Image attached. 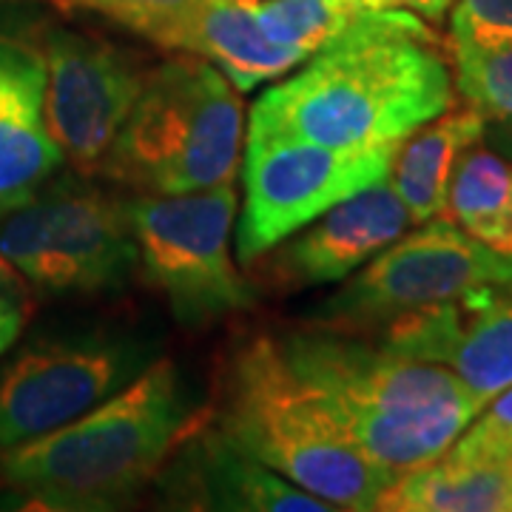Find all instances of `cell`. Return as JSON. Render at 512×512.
<instances>
[{
  "mask_svg": "<svg viewBox=\"0 0 512 512\" xmlns=\"http://www.w3.org/2000/svg\"><path fill=\"white\" fill-rule=\"evenodd\" d=\"M453 43H512V0H456L450 12Z\"/></svg>",
  "mask_w": 512,
  "mask_h": 512,
  "instance_id": "24",
  "label": "cell"
},
{
  "mask_svg": "<svg viewBox=\"0 0 512 512\" xmlns=\"http://www.w3.org/2000/svg\"><path fill=\"white\" fill-rule=\"evenodd\" d=\"M484 134V114L473 106L439 114L407 134L393 157V188L410 211V220L427 222L444 214L447 188L461 154Z\"/></svg>",
  "mask_w": 512,
  "mask_h": 512,
  "instance_id": "18",
  "label": "cell"
},
{
  "mask_svg": "<svg viewBox=\"0 0 512 512\" xmlns=\"http://www.w3.org/2000/svg\"><path fill=\"white\" fill-rule=\"evenodd\" d=\"M370 9H404L419 18L439 20L456 0H365Z\"/></svg>",
  "mask_w": 512,
  "mask_h": 512,
  "instance_id": "26",
  "label": "cell"
},
{
  "mask_svg": "<svg viewBox=\"0 0 512 512\" xmlns=\"http://www.w3.org/2000/svg\"><path fill=\"white\" fill-rule=\"evenodd\" d=\"M151 365V348L126 333L40 339L0 367V450L40 439L120 393Z\"/></svg>",
  "mask_w": 512,
  "mask_h": 512,
  "instance_id": "10",
  "label": "cell"
},
{
  "mask_svg": "<svg viewBox=\"0 0 512 512\" xmlns=\"http://www.w3.org/2000/svg\"><path fill=\"white\" fill-rule=\"evenodd\" d=\"M197 416L177 365L151 362L80 419L0 450V484L18 507L117 510L157 478Z\"/></svg>",
  "mask_w": 512,
  "mask_h": 512,
  "instance_id": "2",
  "label": "cell"
},
{
  "mask_svg": "<svg viewBox=\"0 0 512 512\" xmlns=\"http://www.w3.org/2000/svg\"><path fill=\"white\" fill-rule=\"evenodd\" d=\"M453 106V74L419 15L367 9L254 103L251 123L325 146L402 143Z\"/></svg>",
  "mask_w": 512,
  "mask_h": 512,
  "instance_id": "1",
  "label": "cell"
},
{
  "mask_svg": "<svg viewBox=\"0 0 512 512\" xmlns=\"http://www.w3.org/2000/svg\"><path fill=\"white\" fill-rule=\"evenodd\" d=\"M447 220L512 259V165L490 148L470 146L447 188Z\"/></svg>",
  "mask_w": 512,
  "mask_h": 512,
  "instance_id": "19",
  "label": "cell"
},
{
  "mask_svg": "<svg viewBox=\"0 0 512 512\" xmlns=\"http://www.w3.org/2000/svg\"><path fill=\"white\" fill-rule=\"evenodd\" d=\"M279 345L350 439L396 476L444 456L487 404L450 367L393 353L359 333L308 325Z\"/></svg>",
  "mask_w": 512,
  "mask_h": 512,
  "instance_id": "3",
  "label": "cell"
},
{
  "mask_svg": "<svg viewBox=\"0 0 512 512\" xmlns=\"http://www.w3.org/2000/svg\"><path fill=\"white\" fill-rule=\"evenodd\" d=\"M396 148L399 143L325 146L251 123L242 160L239 262L251 265L268 256L336 202L390 177Z\"/></svg>",
  "mask_w": 512,
  "mask_h": 512,
  "instance_id": "8",
  "label": "cell"
},
{
  "mask_svg": "<svg viewBox=\"0 0 512 512\" xmlns=\"http://www.w3.org/2000/svg\"><path fill=\"white\" fill-rule=\"evenodd\" d=\"M242 103L231 80L197 55L146 74L100 177L137 194H188L237 180Z\"/></svg>",
  "mask_w": 512,
  "mask_h": 512,
  "instance_id": "5",
  "label": "cell"
},
{
  "mask_svg": "<svg viewBox=\"0 0 512 512\" xmlns=\"http://www.w3.org/2000/svg\"><path fill=\"white\" fill-rule=\"evenodd\" d=\"M512 279V259L487 248L447 217L419 222L390 242L313 313L311 325L376 333L390 322Z\"/></svg>",
  "mask_w": 512,
  "mask_h": 512,
  "instance_id": "9",
  "label": "cell"
},
{
  "mask_svg": "<svg viewBox=\"0 0 512 512\" xmlns=\"http://www.w3.org/2000/svg\"><path fill=\"white\" fill-rule=\"evenodd\" d=\"M456 89L484 117L512 120V43H453Z\"/></svg>",
  "mask_w": 512,
  "mask_h": 512,
  "instance_id": "21",
  "label": "cell"
},
{
  "mask_svg": "<svg viewBox=\"0 0 512 512\" xmlns=\"http://www.w3.org/2000/svg\"><path fill=\"white\" fill-rule=\"evenodd\" d=\"M60 12H92L163 46L165 35L194 0H46Z\"/></svg>",
  "mask_w": 512,
  "mask_h": 512,
  "instance_id": "22",
  "label": "cell"
},
{
  "mask_svg": "<svg viewBox=\"0 0 512 512\" xmlns=\"http://www.w3.org/2000/svg\"><path fill=\"white\" fill-rule=\"evenodd\" d=\"M60 165L46 120V57L0 35V217L32 200Z\"/></svg>",
  "mask_w": 512,
  "mask_h": 512,
  "instance_id": "15",
  "label": "cell"
},
{
  "mask_svg": "<svg viewBox=\"0 0 512 512\" xmlns=\"http://www.w3.org/2000/svg\"><path fill=\"white\" fill-rule=\"evenodd\" d=\"M262 32L311 57L367 12L365 0H251Z\"/></svg>",
  "mask_w": 512,
  "mask_h": 512,
  "instance_id": "20",
  "label": "cell"
},
{
  "mask_svg": "<svg viewBox=\"0 0 512 512\" xmlns=\"http://www.w3.org/2000/svg\"><path fill=\"white\" fill-rule=\"evenodd\" d=\"M211 421L228 439L333 510H376L396 473L350 439L311 384L288 365L271 336L231 350Z\"/></svg>",
  "mask_w": 512,
  "mask_h": 512,
  "instance_id": "4",
  "label": "cell"
},
{
  "mask_svg": "<svg viewBox=\"0 0 512 512\" xmlns=\"http://www.w3.org/2000/svg\"><path fill=\"white\" fill-rule=\"evenodd\" d=\"M0 256L55 296L120 291L140 268L126 202L86 180L43 185L0 225Z\"/></svg>",
  "mask_w": 512,
  "mask_h": 512,
  "instance_id": "7",
  "label": "cell"
},
{
  "mask_svg": "<svg viewBox=\"0 0 512 512\" xmlns=\"http://www.w3.org/2000/svg\"><path fill=\"white\" fill-rule=\"evenodd\" d=\"M413 225L410 211L390 177L376 180L348 200L336 202L308 231L268 259V282L276 291H296L348 279L367 259L402 237Z\"/></svg>",
  "mask_w": 512,
  "mask_h": 512,
  "instance_id": "14",
  "label": "cell"
},
{
  "mask_svg": "<svg viewBox=\"0 0 512 512\" xmlns=\"http://www.w3.org/2000/svg\"><path fill=\"white\" fill-rule=\"evenodd\" d=\"M379 333V345L450 367L487 402L512 387V279L402 316Z\"/></svg>",
  "mask_w": 512,
  "mask_h": 512,
  "instance_id": "12",
  "label": "cell"
},
{
  "mask_svg": "<svg viewBox=\"0 0 512 512\" xmlns=\"http://www.w3.org/2000/svg\"><path fill=\"white\" fill-rule=\"evenodd\" d=\"M29 293L23 276L0 256V356L18 342L29 319Z\"/></svg>",
  "mask_w": 512,
  "mask_h": 512,
  "instance_id": "25",
  "label": "cell"
},
{
  "mask_svg": "<svg viewBox=\"0 0 512 512\" xmlns=\"http://www.w3.org/2000/svg\"><path fill=\"white\" fill-rule=\"evenodd\" d=\"M390 512H512V456L436 461L399 476L379 498Z\"/></svg>",
  "mask_w": 512,
  "mask_h": 512,
  "instance_id": "17",
  "label": "cell"
},
{
  "mask_svg": "<svg viewBox=\"0 0 512 512\" xmlns=\"http://www.w3.org/2000/svg\"><path fill=\"white\" fill-rule=\"evenodd\" d=\"M237 202L234 183L126 202L140 271L185 328L214 325L254 302L231 251Z\"/></svg>",
  "mask_w": 512,
  "mask_h": 512,
  "instance_id": "6",
  "label": "cell"
},
{
  "mask_svg": "<svg viewBox=\"0 0 512 512\" xmlns=\"http://www.w3.org/2000/svg\"><path fill=\"white\" fill-rule=\"evenodd\" d=\"M461 458H510L512 456V387L495 393L476 419L464 427L456 444L447 450Z\"/></svg>",
  "mask_w": 512,
  "mask_h": 512,
  "instance_id": "23",
  "label": "cell"
},
{
  "mask_svg": "<svg viewBox=\"0 0 512 512\" xmlns=\"http://www.w3.org/2000/svg\"><path fill=\"white\" fill-rule=\"evenodd\" d=\"M163 49L208 60L237 92H251L308 60L262 32L251 0H194L165 35Z\"/></svg>",
  "mask_w": 512,
  "mask_h": 512,
  "instance_id": "16",
  "label": "cell"
},
{
  "mask_svg": "<svg viewBox=\"0 0 512 512\" xmlns=\"http://www.w3.org/2000/svg\"><path fill=\"white\" fill-rule=\"evenodd\" d=\"M154 484L168 507L177 510L231 512H328L316 498L279 476L259 458L239 450L220 427L205 416L188 427L180 444L157 473Z\"/></svg>",
  "mask_w": 512,
  "mask_h": 512,
  "instance_id": "13",
  "label": "cell"
},
{
  "mask_svg": "<svg viewBox=\"0 0 512 512\" xmlns=\"http://www.w3.org/2000/svg\"><path fill=\"white\" fill-rule=\"evenodd\" d=\"M40 52L46 57L49 131L77 174L97 177L148 69L114 43L69 29H49Z\"/></svg>",
  "mask_w": 512,
  "mask_h": 512,
  "instance_id": "11",
  "label": "cell"
}]
</instances>
